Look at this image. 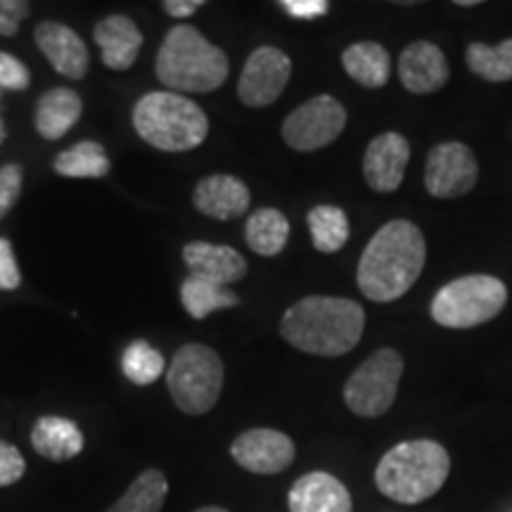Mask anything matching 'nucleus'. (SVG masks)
Instances as JSON below:
<instances>
[{
  "mask_svg": "<svg viewBox=\"0 0 512 512\" xmlns=\"http://www.w3.org/2000/svg\"><path fill=\"white\" fill-rule=\"evenodd\" d=\"M425 261V235L415 223L403 219L384 223L358 261V290L370 302H394L418 283Z\"/></svg>",
  "mask_w": 512,
  "mask_h": 512,
  "instance_id": "obj_1",
  "label": "nucleus"
},
{
  "mask_svg": "<svg viewBox=\"0 0 512 512\" xmlns=\"http://www.w3.org/2000/svg\"><path fill=\"white\" fill-rule=\"evenodd\" d=\"M366 328L361 304L342 297H306L285 311L280 335L313 356H344L356 349Z\"/></svg>",
  "mask_w": 512,
  "mask_h": 512,
  "instance_id": "obj_2",
  "label": "nucleus"
},
{
  "mask_svg": "<svg viewBox=\"0 0 512 512\" xmlns=\"http://www.w3.org/2000/svg\"><path fill=\"white\" fill-rule=\"evenodd\" d=\"M451 475V456L437 441L415 439L396 444L375 467V486L382 496L415 505L437 496Z\"/></svg>",
  "mask_w": 512,
  "mask_h": 512,
  "instance_id": "obj_3",
  "label": "nucleus"
},
{
  "mask_svg": "<svg viewBox=\"0 0 512 512\" xmlns=\"http://www.w3.org/2000/svg\"><path fill=\"white\" fill-rule=\"evenodd\" d=\"M228 57L200 31L178 24L157 53V76L171 93H211L228 79Z\"/></svg>",
  "mask_w": 512,
  "mask_h": 512,
  "instance_id": "obj_4",
  "label": "nucleus"
},
{
  "mask_svg": "<svg viewBox=\"0 0 512 512\" xmlns=\"http://www.w3.org/2000/svg\"><path fill=\"white\" fill-rule=\"evenodd\" d=\"M138 136L164 152H185L207 140L209 119L200 105L171 91L147 93L133 110Z\"/></svg>",
  "mask_w": 512,
  "mask_h": 512,
  "instance_id": "obj_5",
  "label": "nucleus"
},
{
  "mask_svg": "<svg viewBox=\"0 0 512 512\" xmlns=\"http://www.w3.org/2000/svg\"><path fill=\"white\" fill-rule=\"evenodd\" d=\"M508 304V287L494 275H463L434 294L430 316L441 328L467 330L489 323Z\"/></svg>",
  "mask_w": 512,
  "mask_h": 512,
  "instance_id": "obj_6",
  "label": "nucleus"
},
{
  "mask_svg": "<svg viewBox=\"0 0 512 512\" xmlns=\"http://www.w3.org/2000/svg\"><path fill=\"white\" fill-rule=\"evenodd\" d=\"M223 361L204 344H188L178 349L166 370L171 399L183 413L204 415L219 401L223 389Z\"/></svg>",
  "mask_w": 512,
  "mask_h": 512,
  "instance_id": "obj_7",
  "label": "nucleus"
},
{
  "mask_svg": "<svg viewBox=\"0 0 512 512\" xmlns=\"http://www.w3.org/2000/svg\"><path fill=\"white\" fill-rule=\"evenodd\" d=\"M403 377V358L384 347L361 363L344 384V403L358 418H380L394 406Z\"/></svg>",
  "mask_w": 512,
  "mask_h": 512,
  "instance_id": "obj_8",
  "label": "nucleus"
},
{
  "mask_svg": "<svg viewBox=\"0 0 512 512\" xmlns=\"http://www.w3.org/2000/svg\"><path fill=\"white\" fill-rule=\"evenodd\" d=\"M347 110L332 95H316L297 107L283 124L285 143L297 152H316L342 136Z\"/></svg>",
  "mask_w": 512,
  "mask_h": 512,
  "instance_id": "obj_9",
  "label": "nucleus"
},
{
  "mask_svg": "<svg viewBox=\"0 0 512 512\" xmlns=\"http://www.w3.org/2000/svg\"><path fill=\"white\" fill-rule=\"evenodd\" d=\"M479 164L475 152L465 143L434 145L427 155L425 166V188L437 200H456L477 185Z\"/></svg>",
  "mask_w": 512,
  "mask_h": 512,
  "instance_id": "obj_10",
  "label": "nucleus"
},
{
  "mask_svg": "<svg viewBox=\"0 0 512 512\" xmlns=\"http://www.w3.org/2000/svg\"><path fill=\"white\" fill-rule=\"evenodd\" d=\"M292 76V60L280 48H256L247 57L238 81V95L247 107H268L280 98Z\"/></svg>",
  "mask_w": 512,
  "mask_h": 512,
  "instance_id": "obj_11",
  "label": "nucleus"
},
{
  "mask_svg": "<svg viewBox=\"0 0 512 512\" xmlns=\"http://www.w3.org/2000/svg\"><path fill=\"white\" fill-rule=\"evenodd\" d=\"M230 456L242 470L254 475H280L297 458V446L285 432L256 427V430L242 432L230 444Z\"/></svg>",
  "mask_w": 512,
  "mask_h": 512,
  "instance_id": "obj_12",
  "label": "nucleus"
},
{
  "mask_svg": "<svg viewBox=\"0 0 512 512\" xmlns=\"http://www.w3.org/2000/svg\"><path fill=\"white\" fill-rule=\"evenodd\" d=\"M408 162H411V143L401 133L387 131L370 140L363 157V176L375 192L387 195L401 188Z\"/></svg>",
  "mask_w": 512,
  "mask_h": 512,
  "instance_id": "obj_13",
  "label": "nucleus"
},
{
  "mask_svg": "<svg viewBox=\"0 0 512 512\" xmlns=\"http://www.w3.org/2000/svg\"><path fill=\"white\" fill-rule=\"evenodd\" d=\"M451 67L441 48L430 41L411 43L399 57V79L415 95L437 93L448 83Z\"/></svg>",
  "mask_w": 512,
  "mask_h": 512,
  "instance_id": "obj_14",
  "label": "nucleus"
},
{
  "mask_svg": "<svg viewBox=\"0 0 512 512\" xmlns=\"http://www.w3.org/2000/svg\"><path fill=\"white\" fill-rule=\"evenodd\" d=\"M36 46L48 57L55 72L79 81L88 74V48L74 29L60 22H41L34 31Z\"/></svg>",
  "mask_w": 512,
  "mask_h": 512,
  "instance_id": "obj_15",
  "label": "nucleus"
},
{
  "mask_svg": "<svg viewBox=\"0 0 512 512\" xmlns=\"http://www.w3.org/2000/svg\"><path fill=\"white\" fill-rule=\"evenodd\" d=\"M249 202H252L249 188L235 176L219 174L202 178L195 192H192L195 209L216 221L240 219V216L247 214Z\"/></svg>",
  "mask_w": 512,
  "mask_h": 512,
  "instance_id": "obj_16",
  "label": "nucleus"
},
{
  "mask_svg": "<svg viewBox=\"0 0 512 512\" xmlns=\"http://www.w3.org/2000/svg\"><path fill=\"white\" fill-rule=\"evenodd\" d=\"M290 512H354L349 489L330 472H309L292 484Z\"/></svg>",
  "mask_w": 512,
  "mask_h": 512,
  "instance_id": "obj_17",
  "label": "nucleus"
},
{
  "mask_svg": "<svg viewBox=\"0 0 512 512\" xmlns=\"http://www.w3.org/2000/svg\"><path fill=\"white\" fill-rule=\"evenodd\" d=\"M185 266L190 275L216 285H233L247 275V261L238 249L211 245V242H190L183 249Z\"/></svg>",
  "mask_w": 512,
  "mask_h": 512,
  "instance_id": "obj_18",
  "label": "nucleus"
},
{
  "mask_svg": "<svg viewBox=\"0 0 512 512\" xmlns=\"http://www.w3.org/2000/svg\"><path fill=\"white\" fill-rule=\"evenodd\" d=\"M95 43L100 46L102 62L105 67L117 69H131V64L138 60L140 48H143V34H140L136 24L124 15H112L98 22L93 31Z\"/></svg>",
  "mask_w": 512,
  "mask_h": 512,
  "instance_id": "obj_19",
  "label": "nucleus"
},
{
  "mask_svg": "<svg viewBox=\"0 0 512 512\" xmlns=\"http://www.w3.org/2000/svg\"><path fill=\"white\" fill-rule=\"evenodd\" d=\"M31 446L38 456L53 463H64L83 451V434L72 420L60 418V415H43L31 430Z\"/></svg>",
  "mask_w": 512,
  "mask_h": 512,
  "instance_id": "obj_20",
  "label": "nucleus"
},
{
  "mask_svg": "<svg viewBox=\"0 0 512 512\" xmlns=\"http://www.w3.org/2000/svg\"><path fill=\"white\" fill-rule=\"evenodd\" d=\"M83 102L72 88H53L36 105V131L46 140H60L81 119Z\"/></svg>",
  "mask_w": 512,
  "mask_h": 512,
  "instance_id": "obj_21",
  "label": "nucleus"
},
{
  "mask_svg": "<svg viewBox=\"0 0 512 512\" xmlns=\"http://www.w3.org/2000/svg\"><path fill=\"white\" fill-rule=\"evenodd\" d=\"M342 64L344 72L366 88L387 86L392 76V57L380 43H354L342 53Z\"/></svg>",
  "mask_w": 512,
  "mask_h": 512,
  "instance_id": "obj_22",
  "label": "nucleus"
},
{
  "mask_svg": "<svg viewBox=\"0 0 512 512\" xmlns=\"http://www.w3.org/2000/svg\"><path fill=\"white\" fill-rule=\"evenodd\" d=\"M245 240L256 254L278 256L290 240V221L278 209H256L247 219Z\"/></svg>",
  "mask_w": 512,
  "mask_h": 512,
  "instance_id": "obj_23",
  "label": "nucleus"
},
{
  "mask_svg": "<svg viewBox=\"0 0 512 512\" xmlns=\"http://www.w3.org/2000/svg\"><path fill=\"white\" fill-rule=\"evenodd\" d=\"M166 494H169V479L162 470L150 467L140 472L124 496L105 512H162Z\"/></svg>",
  "mask_w": 512,
  "mask_h": 512,
  "instance_id": "obj_24",
  "label": "nucleus"
},
{
  "mask_svg": "<svg viewBox=\"0 0 512 512\" xmlns=\"http://www.w3.org/2000/svg\"><path fill=\"white\" fill-rule=\"evenodd\" d=\"M181 302H183V309L188 311L192 318L202 320L207 318L209 313L219 309L238 306L240 297L226 285H216V283H209V280L190 275V278H185V283L181 285Z\"/></svg>",
  "mask_w": 512,
  "mask_h": 512,
  "instance_id": "obj_25",
  "label": "nucleus"
},
{
  "mask_svg": "<svg viewBox=\"0 0 512 512\" xmlns=\"http://www.w3.org/2000/svg\"><path fill=\"white\" fill-rule=\"evenodd\" d=\"M309 230L313 247L323 254H335L349 242V219L339 207L318 204L309 211Z\"/></svg>",
  "mask_w": 512,
  "mask_h": 512,
  "instance_id": "obj_26",
  "label": "nucleus"
},
{
  "mask_svg": "<svg viewBox=\"0 0 512 512\" xmlns=\"http://www.w3.org/2000/svg\"><path fill=\"white\" fill-rule=\"evenodd\" d=\"M55 171L67 178H105L110 174V159L100 143L83 140L55 157Z\"/></svg>",
  "mask_w": 512,
  "mask_h": 512,
  "instance_id": "obj_27",
  "label": "nucleus"
},
{
  "mask_svg": "<svg viewBox=\"0 0 512 512\" xmlns=\"http://www.w3.org/2000/svg\"><path fill=\"white\" fill-rule=\"evenodd\" d=\"M467 67L484 81H512V38L498 43V46H486V43H472L465 53Z\"/></svg>",
  "mask_w": 512,
  "mask_h": 512,
  "instance_id": "obj_28",
  "label": "nucleus"
},
{
  "mask_svg": "<svg viewBox=\"0 0 512 512\" xmlns=\"http://www.w3.org/2000/svg\"><path fill=\"white\" fill-rule=\"evenodd\" d=\"M121 368H124V375L138 387H147L155 380L162 377L166 370L164 356L159 354L157 349H152L150 344L138 339L131 347L124 351V358H121Z\"/></svg>",
  "mask_w": 512,
  "mask_h": 512,
  "instance_id": "obj_29",
  "label": "nucleus"
},
{
  "mask_svg": "<svg viewBox=\"0 0 512 512\" xmlns=\"http://www.w3.org/2000/svg\"><path fill=\"white\" fill-rule=\"evenodd\" d=\"M22 192V166L8 164L0 169V221L15 207Z\"/></svg>",
  "mask_w": 512,
  "mask_h": 512,
  "instance_id": "obj_30",
  "label": "nucleus"
},
{
  "mask_svg": "<svg viewBox=\"0 0 512 512\" xmlns=\"http://www.w3.org/2000/svg\"><path fill=\"white\" fill-rule=\"evenodd\" d=\"M27 472V463L17 446L0 441V486H12Z\"/></svg>",
  "mask_w": 512,
  "mask_h": 512,
  "instance_id": "obj_31",
  "label": "nucleus"
},
{
  "mask_svg": "<svg viewBox=\"0 0 512 512\" xmlns=\"http://www.w3.org/2000/svg\"><path fill=\"white\" fill-rule=\"evenodd\" d=\"M31 83L29 69L17 57L0 53V86L10 91H27Z\"/></svg>",
  "mask_w": 512,
  "mask_h": 512,
  "instance_id": "obj_32",
  "label": "nucleus"
},
{
  "mask_svg": "<svg viewBox=\"0 0 512 512\" xmlns=\"http://www.w3.org/2000/svg\"><path fill=\"white\" fill-rule=\"evenodd\" d=\"M29 12L31 5L27 0H0V36H15Z\"/></svg>",
  "mask_w": 512,
  "mask_h": 512,
  "instance_id": "obj_33",
  "label": "nucleus"
},
{
  "mask_svg": "<svg viewBox=\"0 0 512 512\" xmlns=\"http://www.w3.org/2000/svg\"><path fill=\"white\" fill-rule=\"evenodd\" d=\"M22 285V273H19L15 249H12V242L0 238V290L10 292L17 290Z\"/></svg>",
  "mask_w": 512,
  "mask_h": 512,
  "instance_id": "obj_34",
  "label": "nucleus"
},
{
  "mask_svg": "<svg viewBox=\"0 0 512 512\" xmlns=\"http://www.w3.org/2000/svg\"><path fill=\"white\" fill-rule=\"evenodd\" d=\"M280 5H283L287 15L299 17V19L320 17V15H325L330 8L328 0H283Z\"/></svg>",
  "mask_w": 512,
  "mask_h": 512,
  "instance_id": "obj_35",
  "label": "nucleus"
},
{
  "mask_svg": "<svg viewBox=\"0 0 512 512\" xmlns=\"http://www.w3.org/2000/svg\"><path fill=\"white\" fill-rule=\"evenodd\" d=\"M202 5H204V0H166L164 10L169 12L171 17L183 19V17L195 15V12L200 10Z\"/></svg>",
  "mask_w": 512,
  "mask_h": 512,
  "instance_id": "obj_36",
  "label": "nucleus"
},
{
  "mask_svg": "<svg viewBox=\"0 0 512 512\" xmlns=\"http://www.w3.org/2000/svg\"><path fill=\"white\" fill-rule=\"evenodd\" d=\"M195 512H228V510L219 508V505H204V508H197Z\"/></svg>",
  "mask_w": 512,
  "mask_h": 512,
  "instance_id": "obj_37",
  "label": "nucleus"
},
{
  "mask_svg": "<svg viewBox=\"0 0 512 512\" xmlns=\"http://www.w3.org/2000/svg\"><path fill=\"white\" fill-rule=\"evenodd\" d=\"M456 5H460V8H475V5H479V0H458Z\"/></svg>",
  "mask_w": 512,
  "mask_h": 512,
  "instance_id": "obj_38",
  "label": "nucleus"
},
{
  "mask_svg": "<svg viewBox=\"0 0 512 512\" xmlns=\"http://www.w3.org/2000/svg\"><path fill=\"white\" fill-rule=\"evenodd\" d=\"M5 140V131H3V124H0V143H3Z\"/></svg>",
  "mask_w": 512,
  "mask_h": 512,
  "instance_id": "obj_39",
  "label": "nucleus"
}]
</instances>
